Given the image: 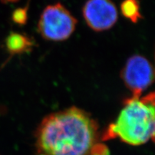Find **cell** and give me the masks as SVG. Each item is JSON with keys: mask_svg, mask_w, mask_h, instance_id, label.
Returning <instances> with one entry per match:
<instances>
[{"mask_svg": "<svg viewBox=\"0 0 155 155\" xmlns=\"http://www.w3.org/2000/svg\"><path fill=\"white\" fill-rule=\"evenodd\" d=\"M98 129L90 114L73 106L45 117L37 130V148L42 155H91Z\"/></svg>", "mask_w": 155, "mask_h": 155, "instance_id": "cell-1", "label": "cell"}, {"mask_svg": "<svg viewBox=\"0 0 155 155\" xmlns=\"http://www.w3.org/2000/svg\"><path fill=\"white\" fill-rule=\"evenodd\" d=\"M154 115L153 92L143 98H127L116 121L106 131L104 139L119 138L132 146L146 144L154 139Z\"/></svg>", "mask_w": 155, "mask_h": 155, "instance_id": "cell-2", "label": "cell"}, {"mask_svg": "<svg viewBox=\"0 0 155 155\" xmlns=\"http://www.w3.org/2000/svg\"><path fill=\"white\" fill-rule=\"evenodd\" d=\"M77 20L68 9L60 3L48 6L42 11L38 28L45 40L63 41L75 30Z\"/></svg>", "mask_w": 155, "mask_h": 155, "instance_id": "cell-3", "label": "cell"}, {"mask_svg": "<svg viewBox=\"0 0 155 155\" xmlns=\"http://www.w3.org/2000/svg\"><path fill=\"white\" fill-rule=\"evenodd\" d=\"M121 77L126 86L132 92V97L139 98L153 83L154 69L146 58L135 55L128 59Z\"/></svg>", "mask_w": 155, "mask_h": 155, "instance_id": "cell-4", "label": "cell"}, {"mask_svg": "<svg viewBox=\"0 0 155 155\" xmlns=\"http://www.w3.org/2000/svg\"><path fill=\"white\" fill-rule=\"evenodd\" d=\"M83 15L89 28L96 32L109 30L118 19L117 8L111 0H88Z\"/></svg>", "mask_w": 155, "mask_h": 155, "instance_id": "cell-5", "label": "cell"}, {"mask_svg": "<svg viewBox=\"0 0 155 155\" xmlns=\"http://www.w3.org/2000/svg\"><path fill=\"white\" fill-rule=\"evenodd\" d=\"M6 49L11 55L28 52L32 46V42L25 35L11 32L5 40Z\"/></svg>", "mask_w": 155, "mask_h": 155, "instance_id": "cell-6", "label": "cell"}, {"mask_svg": "<svg viewBox=\"0 0 155 155\" xmlns=\"http://www.w3.org/2000/svg\"><path fill=\"white\" fill-rule=\"evenodd\" d=\"M122 15L134 23L139 22L142 18L138 0H124L121 5Z\"/></svg>", "mask_w": 155, "mask_h": 155, "instance_id": "cell-7", "label": "cell"}, {"mask_svg": "<svg viewBox=\"0 0 155 155\" xmlns=\"http://www.w3.org/2000/svg\"><path fill=\"white\" fill-rule=\"evenodd\" d=\"M12 20L18 25H23L26 22L28 19L27 10L25 9H17L13 12L12 16Z\"/></svg>", "mask_w": 155, "mask_h": 155, "instance_id": "cell-8", "label": "cell"}, {"mask_svg": "<svg viewBox=\"0 0 155 155\" xmlns=\"http://www.w3.org/2000/svg\"><path fill=\"white\" fill-rule=\"evenodd\" d=\"M0 1L3 3H12L18 1V0H0Z\"/></svg>", "mask_w": 155, "mask_h": 155, "instance_id": "cell-9", "label": "cell"}]
</instances>
